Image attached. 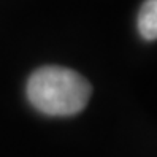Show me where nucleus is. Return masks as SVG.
<instances>
[{"instance_id": "obj_1", "label": "nucleus", "mask_w": 157, "mask_h": 157, "mask_svg": "<svg viewBox=\"0 0 157 157\" xmlns=\"http://www.w3.org/2000/svg\"><path fill=\"white\" fill-rule=\"evenodd\" d=\"M90 94L92 87L84 76L57 65L35 70L27 81L30 105L46 116H75L84 109Z\"/></svg>"}, {"instance_id": "obj_2", "label": "nucleus", "mask_w": 157, "mask_h": 157, "mask_svg": "<svg viewBox=\"0 0 157 157\" xmlns=\"http://www.w3.org/2000/svg\"><path fill=\"white\" fill-rule=\"evenodd\" d=\"M138 33L146 41L157 40V0H144L136 17Z\"/></svg>"}]
</instances>
